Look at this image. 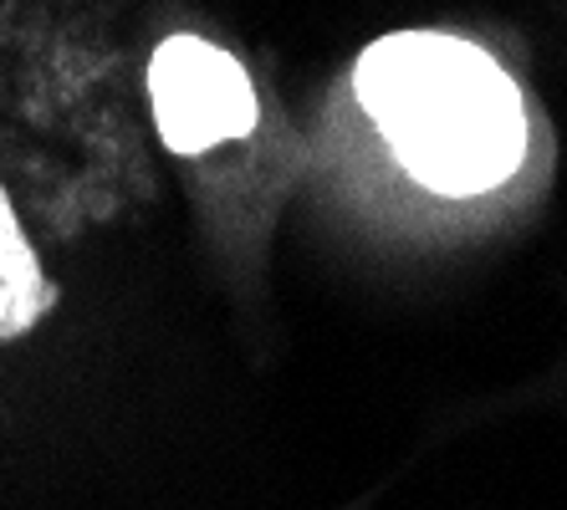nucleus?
Listing matches in <instances>:
<instances>
[{"instance_id":"1","label":"nucleus","mask_w":567,"mask_h":510,"mask_svg":"<svg viewBox=\"0 0 567 510\" xmlns=\"http://www.w3.org/2000/svg\"><path fill=\"white\" fill-rule=\"evenodd\" d=\"M353 87L383 144L435 195H486L527 154V103L516 82L461 37H379Z\"/></svg>"},{"instance_id":"3","label":"nucleus","mask_w":567,"mask_h":510,"mask_svg":"<svg viewBox=\"0 0 567 510\" xmlns=\"http://www.w3.org/2000/svg\"><path fill=\"white\" fill-rule=\"evenodd\" d=\"M47 306H52V281L41 275L37 250L0 189V342L31 332L47 316Z\"/></svg>"},{"instance_id":"2","label":"nucleus","mask_w":567,"mask_h":510,"mask_svg":"<svg viewBox=\"0 0 567 510\" xmlns=\"http://www.w3.org/2000/svg\"><path fill=\"white\" fill-rule=\"evenodd\" d=\"M158 138L174 154H205L256 128V87L246 66L205 37H169L148 62Z\"/></svg>"}]
</instances>
